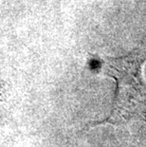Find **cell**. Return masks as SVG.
Wrapping results in <instances>:
<instances>
[{
  "label": "cell",
  "mask_w": 146,
  "mask_h": 147,
  "mask_svg": "<svg viewBox=\"0 0 146 147\" xmlns=\"http://www.w3.org/2000/svg\"><path fill=\"white\" fill-rule=\"evenodd\" d=\"M145 61L146 49L102 59L101 73L115 80L117 91L109 117L92 123V126L120 125L134 120L146 123V82L142 74Z\"/></svg>",
  "instance_id": "1"
}]
</instances>
